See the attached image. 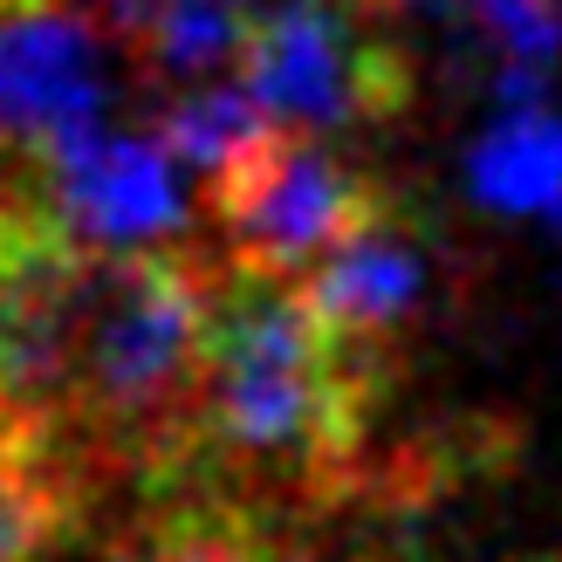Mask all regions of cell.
Listing matches in <instances>:
<instances>
[{
  "mask_svg": "<svg viewBox=\"0 0 562 562\" xmlns=\"http://www.w3.org/2000/svg\"><path fill=\"white\" fill-rule=\"evenodd\" d=\"M384 371V357L344 344L316 316L302 281L247 274L227 261L206 344L192 481L289 508H336L371 439Z\"/></svg>",
  "mask_w": 562,
  "mask_h": 562,
  "instance_id": "obj_1",
  "label": "cell"
},
{
  "mask_svg": "<svg viewBox=\"0 0 562 562\" xmlns=\"http://www.w3.org/2000/svg\"><path fill=\"white\" fill-rule=\"evenodd\" d=\"M220 281H227V255L192 240L103 261L69 405V439L82 446L97 481L131 473L151 494L192 481Z\"/></svg>",
  "mask_w": 562,
  "mask_h": 562,
  "instance_id": "obj_2",
  "label": "cell"
},
{
  "mask_svg": "<svg viewBox=\"0 0 562 562\" xmlns=\"http://www.w3.org/2000/svg\"><path fill=\"white\" fill-rule=\"evenodd\" d=\"M289 131H363L412 110L405 27L363 0H268L234 69Z\"/></svg>",
  "mask_w": 562,
  "mask_h": 562,
  "instance_id": "obj_3",
  "label": "cell"
},
{
  "mask_svg": "<svg viewBox=\"0 0 562 562\" xmlns=\"http://www.w3.org/2000/svg\"><path fill=\"white\" fill-rule=\"evenodd\" d=\"M220 227V255L247 274L302 281L336 240L391 206V186L329 145L323 131L274 124L240 165L200 186Z\"/></svg>",
  "mask_w": 562,
  "mask_h": 562,
  "instance_id": "obj_4",
  "label": "cell"
},
{
  "mask_svg": "<svg viewBox=\"0 0 562 562\" xmlns=\"http://www.w3.org/2000/svg\"><path fill=\"white\" fill-rule=\"evenodd\" d=\"M117 42L103 21L48 8V0H0V172L21 186L48 158L110 124V69Z\"/></svg>",
  "mask_w": 562,
  "mask_h": 562,
  "instance_id": "obj_5",
  "label": "cell"
},
{
  "mask_svg": "<svg viewBox=\"0 0 562 562\" xmlns=\"http://www.w3.org/2000/svg\"><path fill=\"white\" fill-rule=\"evenodd\" d=\"M27 213L82 255H137L186 240L179 158L158 131L103 124L27 179Z\"/></svg>",
  "mask_w": 562,
  "mask_h": 562,
  "instance_id": "obj_6",
  "label": "cell"
},
{
  "mask_svg": "<svg viewBox=\"0 0 562 562\" xmlns=\"http://www.w3.org/2000/svg\"><path fill=\"white\" fill-rule=\"evenodd\" d=\"M131 562H371L329 536V508L255 501L213 481L158 494V515Z\"/></svg>",
  "mask_w": 562,
  "mask_h": 562,
  "instance_id": "obj_7",
  "label": "cell"
},
{
  "mask_svg": "<svg viewBox=\"0 0 562 562\" xmlns=\"http://www.w3.org/2000/svg\"><path fill=\"white\" fill-rule=\"evenodd\" d=\"M426 289H432V247L398 206L363 220L350 240H336L329 255L302 274V295L316 302V316L344 336V344L371 350L384 363L398 350V336L418 323Z\"/></svg>",
  "mask_w": 562,
  "mask_h": 562,
  "instance_id": "obj_8",
  "label": "cell"
},
{
  "mask_svg": "<svg viewBox=\"0 0 562 562\" xmlns=\"http://www.w3.org/2000/svg\"><path fill=\"white\" fill-rule=\"evenodd\" d=\"M90 487L97 473L69 439L0 412V562H42L76 528Z\"/></svg>",
  "mask_w": 562,
  "mask_h": 562,
  "instance_id": "obj_9",
  "label": "cell"
},
{
  "mask_svg": "<svg viewBox=\"0 0 562 562\" xmlns=\"http://www.w3.org/2000/svg\"><path fill=\"white\" fill-rule=\"evenodd\" d=\"M261 8L268 0H151V14L137 21L124 48L158 90L206 82L220 69H240V48L255 35Z\"/></svg>",
  "mask_w": 562,
  "mask_h": 562,
  "instance_id": "obj_10",
  "label": "cell"
},
{
  "mask_svg": "<svg viewBox=\"0 0 562 562\" xmlns=\"http://www.w3.org/2000/svg\"><path fill=\"white\" fill-rule=\"evenodd\" d=\"M467 179L494 213H562V110L508 103L481 131Z\"/></svg>",
  "mask_w": 562,
  "mask_h": 562,
  "instance_id": "obj_11",
  "label": "cell"
},
{
  "mask_svg": "<svg viewBox=\"0 0 562 562\" xmlns=\"http://www.w3.org/2000/svg\"><path fill=\"white\" fill-rule=\"evenodd\" d=\"M460 35L481 55L494 103H536L562 69V0H460Z\"/></svg>",
  "mask_w": 562,
  "mask_h": 562,
  "instance_id": "obj_12",
  "label": "cell"
},
{
  "mask_svg": "<svg viewBox=\"0 0 562 562\" xmlns=\"http://www.w3.org/2000/svg\"><path fill=\"white\" fill-rule=\"evenodd\" d=\"M151 131H158L165 145H172V158L192 165V172H200V186H206V179H220L227 165H240L247 151H255L261 137L274 131V117H268V103L247 90L240 76H234V82L206 76V82H179V90H165Z\"/></svg>",
  "mask_w": 562,
  "mask_h": 562,
  "instance_id": "obj_13",
  "label": "cell"
}]
</instances>
